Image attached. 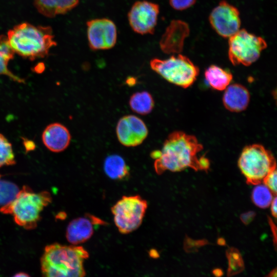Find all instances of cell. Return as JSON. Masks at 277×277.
I'll return each instance as SVG.
<instances>
[{"mask_svg": "<svg viewBox=\"0 0 277 277\" xmlns=\"http://www.w3.org/2000/svg\"><path fill=\"white\" fill-rule=\"evenodd\" d=\"M203 149L195 136L176 131L168 135L161 150L153 151L150 155L154 160V167L158 174L166 170L177 172L188 167L206 171L210 165L208 159L197 156Z\"/></svg>", "mask_w": 277, "mask_h": 277, "instance_id": "obj_1", "label": "cell"}, {"mask_svg": "<svg viewBox=\"0 0 277 277\" xmlns=\"http://www.w3.org/2000/svg\"><path fill=\"white\" fill-rule=\"evenodd\" d=\"M88 252L82 246L54 243L47 245L41 258L42 274L48 277H83Z\"/></svg>", "mask_w": 277, "mask_h": 277, "instance_id": "obj_2", "label": "cell"}, {"mask_svg": "<svg viewBox=\"0 0 277 277\" xmlns=\"http://www.w3.org/2000/svg\"><path fill=\"white\" fill-rule=\"evenodd\" d=\"M7 37L14 53L31 60L44 57L50 49L56 45L50 27L28 23L14 26L9 30Z\"/></svg>", "mask_w": 277, "mask_h": 277, "instance_id": "obj_3", "label": "cell"}, {"mask_svg": "<svg viewBox=\"0 0 277 277\" xmlns=\"http://www.w3.org/2000/svg\"><path fill=\"white\" fill-rule=\"evenodd\" d=\"M51 201L48 191L35 192L29 187L24 186L11 202L1 207L0 212L12 215L16 224L31 230L36 227L41 212Z\"/></svg>", "mask_w": 277, "mask_h": 277, "instance_id": "obj_4", "label": "cell"}, {"mask_svg": "<svg viewBox=\"0 0 277 277\" xmlns=\"http://www.w3.org/2000/svg\"><path fill=\"white\" fill-rule=\"evenodd\" d=\"M238 166L248 184L263 182L272 170L276 169L275 160L272 153L260 144L246 146L238 161Z\"/></svg>", "mask_w": 277, "mask_h": 277, "instance_id": "obj_5", "label": "cell"}, {"mask_svg": "<svg viewBox=\"0 0 277 277\" xmlns=\"http://www.w3.org/2000/svg\"><path fill=\"white\" fill-rule=\"evenodd\" d=\"M150 65L166 81L184 88L192 85L199 73V68L189 58L180 54L166 60L153 58Z\"/></svg>", "mask_w": 277, "mask_h": 277, "instance_id": "obj_6", "label": "cell"}, {"mask_svg": "<svg viewBox=\"0 0 277 277\" xmlns=\"http://www.w3.org/2000/svg\"><path fill=\"white\" fill-rule=\"evenodd\" d=\"M148 207L146 200L138 195L124 196L111 208L114 222L123 234L129 233L142 224Z\"/></svg>", "mask_w": 277, "mask_h": 277, "instance_id": "obj_7", "label": "cell"}, {"mask_svg": "<svg viewBox=\"0 0 277 277\" xmlns=\"http://www.w3.org/2000/svg\"><path fill=\"white\" fill-rule=\"evenodd\" d=\"M267 46L261 37L239 30L229 37L228 56L234 65L242 64L248 66L259 58L261 52Z\"/></svg>", "mask_w": 277, "mask_h": 277, "instance_id": "obj_8", "label": "cell"}, {"mask_svg": "<svg viewBox=\"0 0 277 277\" xmlns=\"http://www.w3.org/2000/svg\"><path fill=\"white\" fill-rule=\"evenodd\" d=\"M159 11L156 4L147 1L136 2L128 14L130 27L140 34H153Z\"/></svg>", "mask_w": 277, "mask_h": 277, "instance_id": "obj_9", "label": "cell"}, {"mask_svg": "<svg viewBox=\"0 0 277 277\" xmlns=\"http://www.w3.org/2000/svg\"><path fill=\"white\" fill-rule=\"evenodd\" d=\"M209 22L214 30L224 37H230L239 30L241 19L238 9L225 1L211 11Z\"/></svg>", "mask_w": 277, "mask_h": 277, "instance_id": "obj_10", "label": "cell"}, {"mask_svg": "<svg viewBox=\"0 0 277 277\" xmlns=\"http://www.w3.org/2000/svg\"><path fill=\"white\" fill-rule=\"evenodd\" d=\"M87 37L92 50L109 49L113 47L117 39L114 23L107 18L94 19L87 22Z\"/></svg>", "mask_w": 277, "mask_h": 277, "instance_id": "obj_11", "label": "cell"}, {"mask_svg": "<svg viewBox=\"0 0 277 277\" xmlns=\"http://www.w3.org/2000/svg\"><path fill=\"white\" fill-rule=\"evenodd\" d=\"M118 141L126 147H135L141 144L148 135V128L145 123L133 115L121 118L116 126Z\"/></svg>", "mask_w": 277, "mask_h": 277, "instance_id": "obj_12", "label": "cell"}, {"mask_svg": "<svg viewBox=\"0 0 277 277\" xmlns=\"http://www.w3.org/2000/svg\"><path fill=\"white\" fill-rule=\"evenodd\" d=\"M105 222L94 215L87 214L71 221L66 232L68 241L74 245L83 243L92 236L96 225L104 224Z\"/></svg>", "mask_w": 277, "mask_h": 277, "instance_id": "obj_13", "label": "cell"}, {"mask_svg": "<svg viewBox=\"0 0 277 277\" xmlns=\"http://www.w3.org/2000/svg\"><path fill=\"white\" fill-rule=\"evenodd\" d=\"M188 24L181 20H173L167 27L160 41V46L165 53H180L185 39L189 34Z\"/></svg>", "mask_w": 277, "mask_h": 277, "instance_id": "obj_14", "label": "cell"}, {"mask_svg": "<svg viewBox=\"0 0 277 277\" xmlns=\"http://www.w3.org/2000/svg\"><path fill=\"white\" fill-rule=\"evenodd\" d=\"M42 140L49 150L59 152L68 147L71 141V135L65 126L60 123H54L45 128L42 134Z\"/></svg>", "mask_w": 277, "mask_h": 277, "instance_id": "obj_15", "label": "cell"}, {"mask_svg": "<svg viewBox=\"0 0 277 277\" xmlns=\"http://www.w3.org/2000/svg\"><path fill=\"white\" fill-rule=\"evenodd\" d=\"M225 90L223 102L228 110L239 112L246 109L250 101V93L245 87L233 84L229 85Z\"/></svg>", "mask_w": 277, "mask_h": 277, "instance_id": "obj_16", "label": "cell"}, {"mask_svg": "<svg viewBox=\"0 0 277 277\" xmlns=\"http://www.w3.org/2000/svg\"><path fill=\"white\" fill-rule=\"evenodd\" d=\"M78 2V0H34V5L41 14L51 18L67 13L75 7Z\"/></svg>", "mask_w": 277, "mask_h": 277, "instance_id": "obj_17", "label": "cell"}, {"mask_svg": "<svg viewBox=\"0 0 277 277\" xmlns=\"http://www.w3.org/2000/svg\"><path fill=\"white\" fill-rule=\"evenodd\" d=\"M104 170L111 179L122 180L129 174V169L124 159L119 155L112 154L105 160Z\"/></svg>", "mask_w": 277, "mask_h": 277, "instance_id": "obj_18", "label": "cell"}, {"mask_svg": "<svg viewBox=\"0 0 277 277\" xmlns=\"http://www.w3.org/2000/svg\"><path fill=\"white\" fill-rule=\"evenodd\" d=\"M205 76L211 87L220 91L227 88L233 77L229 71L216 65L209 66L205 71Z\"/></svg>", "mask_w": 277, "mask_h": 277, "instance_id": "obj_19", "label": "cell"}, {"mask_svg": "<svg viewBox=\"0 0 277 277\" xmlns=\"http://www.w3.org/2000/svg\"><path fill=\"white\" fill-rule=\"evenodd\" d=\"M14 52L11 49L7 36L0 35V75H5L19 83H25V80L12 73L8 69L9 62L13 58Z\"/></svg>", "mask_w": 277, "mask_h": 277, "instance_id": "obj_20", "label": "cell"}, {"mask_svg": "<svg viewBox=\"0 0 277 277\" xmlns=\"http://www.w3.org/2000/svg\"><path fill=\"white\" fill-rule=\"evenodd\" d=\"M154 100L150 93L146 91L137 92L133 94L129 100L131 110L141 115L150 113L153 109Z\"/></svg>", "mask_w": 277, "mask_h": 277, "instance_id": "obj_21", "label": "cell"}, {"mask_svg": "<svg viewBox=\"0 0 277 277\" xmlns=\"http://www.w3.org/2000/svg\"><path fill=\"white\" fill-rule=\"evenodd\" d=\"M252 192V200L253 203L261 208L269 207L275 196L265 184L261 183L255 185Z\"/></svg>", "mask_w": 277, "mask_h": 277, "instance_id": "obj_22", "label": "cell"}, {"mask_svg": "<svg viewBox=\"0 0 277 277\" xmlns=\"http://www.w3.org/2000/svg\"><path fill=\"white\" fill-rule=\"evenodd\" d=\"M19 190L15 184L0 179V206L2 207L11 202Z\"/></svg>", "mask_w": 277, "mask_h": 277, "instance_id": "obj_23", "label": "cell"}, {"mask_svg": "<svg viewBox=\"0 0 277 277\" xmlns=\"http://www.w3.org/2000/svg\"><path fill=\"white\" fill-rule=\"evenodd\" d=\"M15 163L11 144L0 134V168L4 165H13Z\"/></svg>", "mask_w": 277, "mask_h": 277, "instance_id": "obj_24", "label": "cell"}, {"mask_svg": "<svg viewBox=\"0 0 277 277\" xmlns=\"http://www.w3.org/2000/svg\"><path fill=\"white\" fill-rule=\"evenodd\" d=\"M227 255L229 261L228 275L235 274L243 270V261L238 250L231 248L227 251Z\"/></svg>", "mask_w": 277, "mask_h": 277, "instance_id": "obj_25", "label": "cell"}, {"mask_svg": "<svg viewBox=\"0 0 277 277\" xmlns=\"http://www.w3.org/2000/svg\"><path fill=\"white\" fill-rule=\"evenodd\" d=\"M263 182L268 187L272 192L276 195V169L270 172L264 178Z\"/></svg>", "mask_w": 277, "mask_h": 277, "instance_id": "obj_26", "label": "cell"}, {"mask_svg": "<svg viewBox=\"0 0 277 277\" xmlns=\"http://www.w3.org/2000/svg\"><path fill=\"white\" fill-rule=\"evenodd\" d=\"M196 0H169L170 6L177 10H183L192 6Z\"/></svg>", "mask_w": 277, "mask_h": 277, "instance_id": "obj_27", "label": "cell"}, {"mask_svg": "<svg viewBox=\"0 0 277 277\" xmlns=\"http://www.w3.org/2000/svg\"><path fill=\"white\" fill-rule=\"evenodd\" d=\"M255 213L250 211L242 213L240 216L242 222L245 225L249 224L255 217Z\"/></svg>", "mask_w": 277, "mask_h": 277, "instance_id": "obj_28", "label": "cell"}, {"mask_svg": "<svg viewBox=\"0 0 277 277\" xmlns=\"http://www.w3.org/2000/svg\"><path fill=\"white\" fill-rule=\"evenodd\" d=\"M276 197L275 196L270 204L271 213L274 217H276Z\"/></svg>", "mask_w": 277, "mask_h": 277, "instance_id": "obj_29", "label": "cell"}, {"mask_svg": "<svg viewBox=\"0 0 277 277\" xmlns=\"http://www.w3.org/2000/svg\"><path fill=\"white\" fill-rule=\"evenodd\" d=\"M213 273L216 276H221L222 274V271L219 269H216L213 271Z\"/></svg>", "mask_w": 277, "mask_h": 277, "instance_id": "obj_30", "label": "cell"}, {"mask_svg": "<svg viewBox=\"0 0 277 277\" xmlns=\"http://www.w3.org/2000/svg\"><path fill=\"white\" fill-rule=\"evenodd\" d=\"M14 276H29V275L25 272H19L18 273L14 275Z\"/></svg>", "mask_w": 277, "mask_h": 277, "instance_id": "obj_31", "label": "cell"}]
</instances>
